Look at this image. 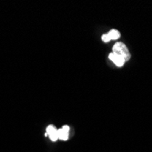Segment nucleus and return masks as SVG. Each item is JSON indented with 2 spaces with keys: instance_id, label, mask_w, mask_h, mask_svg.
I'll return each instance as SVG.
<instances>
[{
  "instance_id": "nucleus-1",
  "label": "nucleus",
  "mask_w": 152,
  "mask_h": 152,
  "mask_svg": "<svg viewBox=\"0 0 152 152\" xmlns=\"http://www.w3.org/2000/svg\"><path fill=\"white\" fill-rule=\"evenodd\" d=\"M113 53L118 55V56L122 57L125 61H128L130 58V54L127 47L121 42H117L113 46Z\"/></svg>"
},
{
  "instance_id": "nucleus-2",
  "label": "nucleus",
  "mask_w": 152,
  "mask_h": 152,
  "mask_svg": "<svg viewBox=\"0 0 152 152\" xmlns=\"http://www.w3.org/2000/svg\"><path fill=\"white\" fill-rule=\"evenodd\" d=\"M58 129L54 125H49L47 128V134L46 136H48L49 139L52 141H57L58 140Z\"/></svg>"
},
{
  "instance_id": "nucleus-3",
  "label": "nucleus",
  "mask_w": 152,
  "mask_h": 152,
  "mask_svg": "<svg viewBox=\"0 0 152 152\" xmlns=\"http://www.w3.org/2000/svg\"><path fill=\"white\" fill-rule=\"evenodd\" d=\"M109 59L113 61V63L117 66H122L124 65V63H125V59H124L122 57L118 56V55L115 54V53H111V54H109V56H108Z\"/></svg>"
},
{
  "instance_id": "nucleus-4",
  "label": "nucleus",
  "mask_w": 152,
  "mask_h": 152,
  "mask_svg": "<svg viewBox=\"0 0 152 152\" xmlns=\"http://www.w3.org/2000/svg\"><path fill=\"white\" fill-rule=\"evenodd\" d=\"M69 127L68 126H63L62 129H58V139L61 140H67L68 135H69Z\"/></svg>"
},
{
  "instance_id": "nucleus-5",
  "label": "nucleus",
  "mask_w": 152,
  "mask_h": 152,
  "mask_svg": "<svg viewBox=\"0 0 152 152\" xmlns=\"http://www.w3.org/2000/svg\"><path fill=\"white\" fill-rule=\"evenodd\" d=\"M107 35H108L110 40H117V39H118L119 37H120L119 32H118V30H116V29H111V30H110V31L107 33Z\"/></svg>"
},
{
  "instance_id": "nucleus-6",
  "label": "nucleus",
  "mask_w": 152,
  "mask_h": 152,
  "mask_svg": "<svg viewBox=\"0 0 152 152\" xmlns=\"http://www.w3.org/2000/svg\"><path fill=\"white\" fill-rule=\"evenodd\" d=\"M101 39H102L103 42H105V43L109 42V41H110V38H109V37H108V35H107V34L103 35V36L101 37Z\"/></svg>"
}]
</instances>
